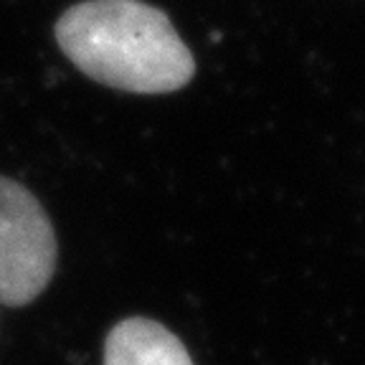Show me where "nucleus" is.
Segmentation results:
<instances>
[{
    "label": "nucleus",
    "mask_w": 365,
    "mask_h": 365,
    "mask_svg": "<svg viewBox=\"0 0 365 365\" xmlns=\"http://www.w3.org/2000/svg\"><path fill=\"white\" fill-rule=\"evenodd\" d=\"M56 41L94 81L132 94H168L195 74L170 18L140 0H86L56 23Z\"/></svg>",
    "instance_id": "obj_1"
},
{
    "label": "nucleus",
    "mask_w": 365,
    "mask_h": 365,
    "mask_svg": "<svg viewBox=\"0 0 365 365\" xmlns=\"http://www.w3.org/2000/svg\"><path fill=\"white\" fill-rule=\"evenodd\" d=\"M56 269V236L41 203L0 178V302H34Z\"/></svg>",
    "instance_id": "obj_2"
},
{
    "label": "nucleus",
    "mask_w": 365,
    "mask_h": 365,
    "mask_svg": "<svg viewBox=\"0 0 365 365\" xmlns=\"http://www.w3.org/2000/svg\"><path fill=\"white\" fill-rule=\"evenodd\" d=\"M104 365H195L168 327L148 317L114 325L104 345Z\"/></svg>",
    "instance_id": "obj_3"
}]
</instances>
